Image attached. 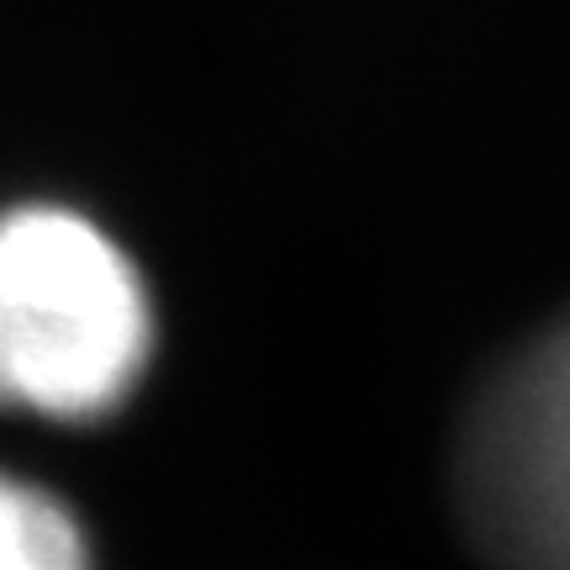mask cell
<instances>
[{"mask_svg":"<svg viewBox=\"0 0 570 570\" xmlns=\"http://www.w3.org/2000/svg\"><path fill=\"white\" fill-rule=\"evenodd\" d=\"M460 508L502 570H570V317L481 391L460 439Z\"/></svg>","mask_w":570,"mask_h":570,"instance_id":"obj_2","label":"cell"},{"mask_svg":"<svg viewBox=\"0 0 570 570\" xmlns=\"http://www.w3.org/2000/svg\"><path fill=\"white\" fill-rule=\"evenodd\" d=\"M0 570H96L59 497L0 470Z\"/></svg>","mask_w":570,"mask_h":570,"instance_id":"obj_3","label":"cell"},{"mask_svg":"<svg viewBox=\"0 0 570 570\" xmlns=\"http://www.w3.org/2000/svg\"><path fill=\"white\" fill-rule=\"evenodd\" d=\"M154 354V306L111 233L63 206L0 217V407L90 423Z\"/></svg>","mask_w":570,"mask_h":570,"instance_id":"obj_1","label":"cell"}]
</instances>
